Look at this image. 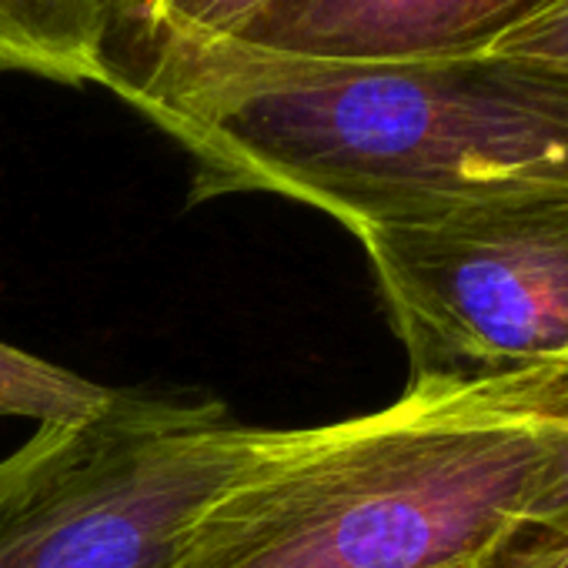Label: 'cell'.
<instances>
[{"instance_id":"cell-1","label":"cell","mask_w":568,"mask_h":568,"mask_svg":"<svg viewBox=\"0 0 568 568\" xmlns=\"http://www.w3.org/2000/svg\"><path fill=\"white\" fill-rule=\"evenodd\" d=\"M108 88L187 151L191 204L274 194L358 234L568 194V74L535 61L345 64L124 31Z\"/></svg>"},{"instance_id":"cell-2","label":"cell","mask_w":568,"mask_h":568,"mask_svg":"<svg viewBox=\"0 0 568 568\" xmlns=\"http://www.w3.org/2000/svg\"><path fill=\"white\" fill-rule=\"evenodd\" d=\"M568 471V375L408 378L392 405L284 428L174 568H475Z\"/></svg>"},{"instance_id":"cell-3","label":"cell","mask_w":568,"mask_h":568,"mask_svg":"<svg viewBox=\"0 0 568 568\" xmlns=\"http://www.w3.org/2000/svg\"><path fill=\"white\" fill-rule=\"evenodd\" d=\"M284 428L197 392H121L0 505V568H174L204 511Z\"/></svg>"},{"instance_id":"cell-4","label":"cell","mask_w":568,"mask_h":568,"mask_svg":"<svg viewBox=\"0 0 568 568\" xmlns=\"http://www.w3.org/2000/svg\"><path fill=\"white\" fill-rule=\"evenodd\" d=\"M412 378L568 375V194L355 234Z\"/></svg>"},{"instance_id":"cell-5","label":"cell","mask_w":568,"mask_h":568,"mask_svg":"<svg viewBox=\"0 0 568 568\" xmlns=\"http://www.w3.org/2000/svg\"><path fill=\"white\" fill-rule=\"evenodd\" d=\"M548 4L555 0H277L224 41L305 61H455L491 54Z\"/></svg>"},{"instance_id":"cell-6","label":"cell","mask_w":568,"mask_h":568,"mask_svg":"<svg viewBox=\"0 0 568 568\" xmlns=\"http://www.w3.org/2000/svg\"><path fill=\"white\" fill-rule=\"evenodd\" d=\"M131 0H0V68L58 84H111Z\"/></svg>"},{"instance_id":"cell-7","label":"cell","mask_w":568,"mask_h":568,"mask_svg":"<svg viewBox=\"0 0 568 568\" xmlns=\"http://www.w3.org/2000/svg\"><path fill=\"white\" fill-rule=\"evenodd\" d=\"M114 402L118 388L0 342V418H31L38 428H88Z\"/></svg>"},{"instance_id":"cell-8","label":"cell","mask_w":568,"mask_h":568,"mask_svg":"<svg viewBox=\"0 0 568 568\" xmlns=\"http://www.w3.org/2000/svg\"><path fill=\"white\" fill-rule=\"evenodd\" d=\"M277 0H131L124 31L224 41Z\"/></svg>"},{"instance_id":"cell-9","label":"cell","mask_w":568,"mask_h":568,"mask_svg":"<svg viewBox=\"0 0 568 568\" xmlns=\"http://www.w3.org/2000/svg\"><path fill=\"white\" fill-rule=\"evenodd\" d=\"M491 54L535 61L568 74V0H555V4L538 11L531 21L515 28L508 38H501L491 48Z\"/></svg>"},{"instance_id":"cell-10","label":"cell","mask_w":568,"mask_h":568,"mask_svg":"<svg viewBox=\"0 0 568 568\" xmlns=\"http://www.w3.org/2000/svg\"><path fill=\"white\" fill-rule=\"evenodd\" d=\"M84 428H38L18 452L0 458V505L14 491H21L34 475H41L48 465H54L81 435Z\"/></svg>"},{"instance_id":"cell-11","label":"cell","mask_w":568,"mask_h":568,"mask_svg":"<svg viewBox=\"0 0 568 568\" xmlns=\"http://www.w3.org/2000/svg\"><path fill=\"white\" fill-rule=\"evenodd\" d=\"M475 568H568V535L528 528Z\"/></svg>"},{"instance_id":"cell-12","label":"cell","mask_w":568,"mask_h":568,"mask_svg":"<svg viewBox=\"0 0 568 568\" xmlns=\"http://www.w3.org/2000/svg\"><path fill=\"white\" fill-rule=\"evenodd\" d=\"M538 531H555V535H568V471L565 478L558 481L548 508H545V518L538 525Z\"/></svg>"}]
</instances>
